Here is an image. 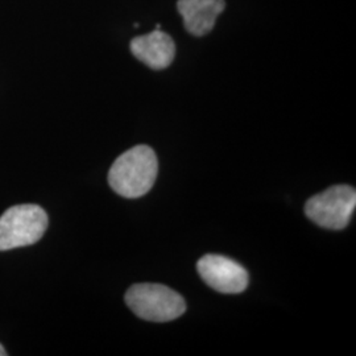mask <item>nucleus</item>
<instances>
[{"instance_id":"1","label":"nucleus","mask_w":356,"mask_h":356,"mask_svg":"<svg viewBox=\"0 0 356 356\" xmlns=\"http://www.w3.org/2000/svg\"><path fill=\"white\" fill-rule=\"evenodd\" d=\"M157 172L159 161L152 148L136 145L115 160L108 172V184L124 198H139L152 189Z\"/></svg>"},{"instance_id":"2","label":"nucleus","mask_w":356,"mask_h":356,"mask_svg":"<svg viewBox=\"0 0 356 356\" xmlns=\"http://www.w3.org/2000/svg\"><path fill=\"white\" fill-rule=\"evenodd\" d=\"M126 304L139 318L151 322H170L186 312L182 296L161 284L132 285Z\"/></svg>"},{"instance_id":"3","label":"nucleus","mask_w":356,"mask_h":356,"mask_svg":"<svg viewBox=\"0 0 356 356\" xmlns=\"http://www.w3.org/2000/svg\"><path fill=\"white\" fill-rule=\"evenodd\" d=\"M49 219L38 204H16L0 216V251L38 243L48 229Z\"/></svg>"},{"instance_id":"4","label":"nucleus","mask_w":356,"mask_h":356,"mask_svg":"<svg viewBox=\"0 0 356 356\" xmlns=\"http://www.w3.org/2000/svg\"><path fill=\"white\" fill-rule=\"evenodd\" d=\"M356 207V191L348 185H335L312 197L305 214L312 222L327 229H342L350 223Z\"/></svg>"},{"instance_id":"5","label":"nucleus","mask_w":356,"mask_h":356,"mask_svg":"<svg viewBox=\"0 0 356 356\" xmlns=\"http://www.w3.org/2000/svg\"><path fill=\"white\" fill-rule=\"evenodd\" d=\"M201 279L214 291L238 294L248 286V272L235 260L220 254H204L197 263Z\"/></svg>"},{"instance_id":"6","label":"nucleus","mask_w":356,"mask_h":356,"mask_svg":"<svg viewBox=\"0 0 356 356\" xmlns=\"http://www.w3.org/2000/svg\"><path fill=\"white\" fill-rule=\"evenodd\" d=\"M131 51L143 64L154 70H161L173 63L176 45L165 32L156 29L148 35L134 38Z\"/></svg>"},{"instance_id":"7","label":"nucleus","mask_w":356,"mask_h":356,"mask_svg":"<svg viewBox=\"0 0 356 356\" xmlns=\"http://www.w3.org/2000/svg\"><path fill=\"white\" fill-rule=\"evenodd\" d=\"M225 7V0H178L177 3L184 26L193 36H204L211 32Z\"/></svg>"},{"instance_id":"8","label":"nucleus","mask_w":356,"mask_h":356,"mask_svg":"<svg viewBox=\"0 0 356 356\" xmlns=\"http://www.w3.org/2000/svg\"><path fill=\"white\" fill-rule=\"evenodd\" d=\"M7 355V353H6V350H4V347L0 344V356H6Z\"/></svg>"}]
</instances>
